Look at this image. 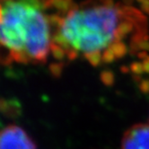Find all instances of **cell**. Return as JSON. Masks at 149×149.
<instances>
[{
    "label": "cell",
    "instance_id": "cell-4",
    "mask_svg": "<svg viewBox=\"0 0 149 149\" xmlns=\"http://www.w3.org/2000/svg\"><path fill=\"white\" fill-rule=\"evenodd\" d=\"M121 149H149V124H136L122 137Z\"/></svg>",
    "mask_w": 149,
    "mask_h": 149
},
{
    "label": "cell",
    "instance_id": "cell-10",
    "mask_svg": "<svg viewBox=\"0 0 149 149\" xmlns=\"http://www.w3.org/2000/svg\"><path fill=\"white\" fill-rule=\"evenodd\" d=\"M136 1L138 2V3H140V4H142L144 1H146V0H136Z\"/></svg>",
    "mask_w": 149,
    "mask_h": 149
},
{
    "label": "cell",
    "instance_id": "cell-9",
    "mask_svg": "<svg viewBox=\"0 0 149 149\" xmlns=\"http://www.w3.org/2000/svg\"><path fill=\"white\" fill-rule=\"evenodd\" d=\"M133 1L134 0H122V3L125 5V6H130L132 3H133Z\"/></svg>",
    "mask_w": 149,
    "mask_h": 149
},
{
    "label": "cell",
    "instance_id": "cell-7",
    "mask_svg": "<svg viewBox=\"0 0 149 149\" xmlns=\"http://www.w3.org/2000/svg\"><path fill=\"white\" fill-rule=\"evenodd\" d=\"M53 2H54V0H38L40 11L49 9L51 6H53Z\"/></svg>",
    "mask_w": 149,
    "mask_h": 149
},
{
    "label": "cell",
    "instance_id": "cell-8",
    "mask_svg": "<svg viewBox=\"0 0 149 149\" xmlns=\"http://www.w3.org/2000/svg\"><path fill=\"white\" fill-rule=\"evenodd\" d=\"M140 8L143 12L149 14V0H146L142 4H140Z\"/></svg>",
    "mask_w": 149,
    "mask_h": 149
},
{
    "label": "cell",
    "instance_id": "cell-5",
    "mask_svg": "<svg viewBox=\"0 0 149 149\" xmlns=\"http://www.w3.org/2000/svg\"><path fill=\"white\" fill-rule=\"evenodd\" d=\"M53 6L62 17H65V15L67 16L71 11H76L79 9V6L73 2V0H54Z\"/></svg>",
    "mask_w": 149,
    "mask_h": 149
},
{
    "label": "cell",
    "instance_id": "cell-2",
    "mask_svg": "<svg viewBox=\"0 0 149 149\" xmlns=\"http://www.w3.org/2000/svg\"><path fill=\"white\" fill-rule=\"evenodd\" d=\"M2 64H43L50 52L51 31L45 15L15 0H0Z\"/></svg>",
    "mask_w": 149,
    "mask_h": 149
},
{
    "label": "cell",
    "instance_id": "cell-3",
    "mask_svg": "<svg viewBox=\"0 0 149 149\" xmlns=\"http://www.w3.org/2000/svg\"><path fill=\"white\" fill-rule=\"evenodd\" d=\"M0 149H36V144L21 127L9 125L1 132Z\"/></svg>",
    "mask_w": 149,
    "mask_h": 149
},
{
    "label": "cell",
    "instance_id": "cell-1",
    "mask_svg": "<svg viewBox=\"0 0 149 149\" xmlns=\"http://www.w3.org/2000/svg\"><path fill=\"white\" fill-rule=\"evenodd\" d=\"M119 23L115 5L105 6L97 0L84 1L79 9L68 13L61 28L51 33V42L61 52L59 66H64V60L81 57L98 67L130 53L129 45L115 39Z\"/></svg>",
    "mask_w": 149,
    "mask_h": 149
},
{
    "label": "cell",
    "instance_id": "cell-6",
    "mask_svg": "<svg viewBox=\"0 0 149 149\" xmlns=\"http://www.w3.org/2000/svg\"><path fill=\"white\" fill-rule=\"evenodd\" d=\"M17 2L20 4H22L24 6H26L28 7H31L33 9H36L38 11H40V6L38 0H17Z\"/></svg>",
    "mask_w": 149,
    "mask_h": 149
}]
</instances>
